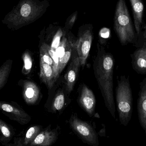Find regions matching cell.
Instances as JSON below:
<instances>
[{
    "instance_id": "1",
    "label": "cell",
    "mask_w": 146,
    "mask_h": 146,
    "mask_svg": "<svg viewBox=\"0 0 146 146\" xmlns=\"http://www.w3.org/2000/svg\"><path fill=\"white\" fill-rule=\"evenodd\" d=\"M115 60L110 53L100 49L94 64V74L104 98L105 104L115 119V106L113 93V72Z\"/></svg>"
},
{
    "instance_id": "2",
    "label": "cell",
    "mask_w": 146,
    "mask_h": 146,
    "mask_svg": "<svg viewBox=\"0 0 146 146\" xmlns=\"http://www.w3.org/2000/svg\"><path fill=\"white\" fill-rule=\"evenodd\" d=\"M49 6L48 0H20L2 22L11 31H17L42 17Z\"/></svg>"
},
{
    "instance_id": "3",
    "label": "cell",
    "mask_w": 146,
    "mask_h": 146,
    "mask_svg": "<svg viewBox=\"0 0 146 146\" xmlns=\"http://www.w3.org/2000/svg\"><path fill=\"white\" fill-rule=\"evenodd\" d=\"M114 30L123 46L134 45L138 36L135 31L125 0H118L114 16Z\"/></svg>"
},
{
    "instance_id": "4",
    "label": "cell",
    "mask_w": 146,
    "mask_h": 146,
    "mask_svg": "<svg viewBox=\"0 0 146 146\" xmlns=\"http://www.w3.org/2000/svg\"><path fill=\"white\" fill-rule=\"evenodd\" d=\"M117 107L119 121L126 127L131 120L133 111V97L129 76H122L116 90Z\"/></svg>"
},
{
    "instance_id": "5",
    "label": "cell",
    "mask_w": 146,
    "mask_h": 146,
    "mask_svg": "<svg viewBox=\"0 0 146 146\" xmlns=\"http://www.w3.org/2000/svg\"><path fill=\"white\" fill-rule=\"evenodd\" d=\"M70 128L84 143L91 146H98V135L93 127L87 122L78 118L72 114L69 121Z\"/></svg>"
},
{
    "instance_id": "6",
    "label": "cell",
    "mask_w": 146,
    "mask_h": 146,
    "mask_svg": "<svg viewBox=\"0 0 146 146\" xmlns=\"http://www.w3.org/2000/svg\"><path fill=\"white\" fill-rule=\"evenodd\" d=\"M92 25L86 24L79 28V38L76 42V49L80 66L86 64L89 55L93 38Z\"/></svg>"
},
{
    "instance_id": "7",
    "label": "cell",
    "mask_w": 146,
    "mask_h": 146,
    "mask_svg": "<svg viewBox=\"0 0 146 146\" xmlns=\"http://www.w3.org/2000/svg\"><path fill=\"white\" fill-rule=\"evenodd\" d=\"M0 111L12 121L21 125L27 124L31 121V116L16 102L0 101Z\"/></svg>"
},
{
    "instance_id": "8",
    "label": "cell",
    "mask_w": 146,
    "mask_h": 146,
    "mask_svg": "<svg viewBox=\"0 0 146 146\" xmlns=\"http://www.w3.org/2000/svg\"><path fill=\"white\" fill-rule=\"evenodd\" d=\"M17 85L21 88L22 98L25 103L29 106L37 104L40 96L39 87L36 83L29 80H20Z\"/></svg>"
},
{
    "instance_id": "9",
    "label": "cell",
    "mask_w": 146,
    "mask_h": 146,
    "mask_svg": "<svg viewBox=\"0 0 146 146\" xmlns=\"http://www.w3.org/2000/svg\"><path fill=\"white\" fill-rule=\"evenodd\" d=\"M58 128L52 129L51 125L43 129L29 146H51L57 141Z\"/></svg>"
},
{
    "instance_id": "10",
    "label": "cell",
    "mask_w": 146,
    "mask_h": 146,
    "mask_svg": "<svg viewBox=\"0 0 146 146\" xmlns=\"http://www.w3.org/2000/svg\"><path fill=\"white\" fill-rule=\"evenodd\" d=\"M137 110L140 124L145 130L146 137V77L140 83Z\"/></svg>"
},
{
    "instance_id": "11",
    "label": "cell",
    "mask_w": 146,
    "mask_h": 146,
    "mask_svg": "<svg viewBox=\"0 0 146 146\" xmlns=\"http://www.w3.org/2000/svg\"><path fill=\"white\" fill-rule=\"evenodd\" d=\"M132 67L136 72L146 74V43L142 47L137 48L130 54Z\"/></svg>"
},
{
    "instance_id": "12",
    "label": "cell",
    "mask_w": 146,
    "mask_h": 146,
    "mask_svg": "<svg viewBox=\"0 0 146 146\" xmlns=\"http://www.w3.org/2000/svg\"><path fill=\"white\" fill-rule=\"evenodd\" d=\"M80 104L90 117L93 116L95 112V97L93 93L87 86H84L82 88L80 97Z\"/></svg>"
},
{
    "instance_id": "13",
    "label": "cell",
    "mask_w": 146,
    "mask_h": 146,
    "mask_svg": "<svg viewBox=\"0 0 146 146\" xmlns=\"http://www.w3.org/2000/svg\"><path fill=\"white\" fill-rule=\"evenodd\" d=\"M134 17V25L137 36L140 33L143 25L144 7L142 0H130Z\"/></svg>"
},
{
    "instance_id": "14",
    "label": "cell",
    "mask_w": 146,
    "mask_h": 146,
    "mask_svg": "<svg viewBox=\"0 0 146 146\" xmlns=\"http://www.w3.org/2000/svg\"><path fill=\"white\" fill-rule=\"evenodd\" d=\"M80 64L78 55L73 58L67 72L65 76L66 89L69 93L72 91L76 82Z\"/></svg>"
},
{
    "instance_id": "15",
    "label": "cell",
    "mask_w": 146,
    "mask_h": 146,
    "mask_svg": "<svg viewBox=\"0 0 146 146\" xmlns=\"http://www.w3.org/2000/svg\"><path fill=\"white\" fill-rule=\"evenodd\" d=\"M39 78L49 89L53 87L55 82L54 74L53 68L48 64L40 60Z\"/></svg>"
},
{
    "instance_id": "16",
    "label": "cell",
    "mask_w": 146,
    "mask_h": 146,
    "mask_svg": "<svg viewBox=\"0 0 146 146\" xmlns=\"http://www.w3.org/2000/svg\"><path fill=\"white\" fill-rule=\"evenodd\" d=\"M14 135L13 127L0 119V141L2 145L4 146L9 143Z\"/></svg>"
},
{
    "instance_id": "17",
    "label": "cell",
    "mask_w": 146,
    "mask_h": 146,
    "mask_svg": "<svg viewBox=\"0 0 146 146\" xmlns=\"http://www.w3.org/2000/svg\"><path fill=\"white\" fill-rule=\"evenodd\" d=\"M13 60L8 59L0 66V91L7 84L12 70Z\"/></svg>"
},
{
    "instance_id": "18",
    "label": "cell",
    "mask_w": 146,
    "mask_h": 146,
    "mask_svg": "<svg viewBox=\"0 0 146 146\" xmlns=\"http://www.w3.org/2000/svg\"><path fill=\"white\" fill-rule=\"evenodd\" d=\"M21 59L23 63L21 73L24 75H28L31 72L33 66V60L31 51L26 50L21 55Z\"/></svg>"
},
{
    "instance_id": "19",
    "label": "cell",
    "mask_w": 146,
    "mask_h": 146,
    "mask_svg": "<svg viewBox=\"0 0 146 146\" xmlns=\"http://www.w3.org/2000/svg\"><path fill=\"white\" fill-rule=\"evenodd\" d=\"M42 129V126L41 125H33L30 127L26 133L25 138L23 139L24 145L29 146Z\"/></svg>"
},
{
    "instance_id": "20",
    "label": "cell",
    "mask_w": 146,
    "mask_h": 146,
    "mask_svg": "<svg viewBox=\"0 0 146 146\" xmlns=\"http://www.w3.org/2000/svg\"><path fill=\"white\" fill-rule=\"evenodd\" d=\"M74 44L73 45L72 42L69 41L66 50L65 51L63 56L61 58H59L58 72L59 76L67 64L68 61L70 60V57L72 55V50L74 48Z\"/></svg>"
},
{
    "instance_id": "21",
    "label": "cell",
    "mask_w": 146,
    "mask_h": 146,
    "mask_svg": "<svg viewBox=\"0 0 146 146\" xmlns=\"http://www.w3.org/2000/svg\"><path fill=\"white\" fill-rule=\"evenodd\" d=\"M65 104V96L62 93L58 94L54 99L51 106L53 112L60 111L63 109Z\"/></svg>"
},
{
    "instance_id": "22",
    "label": "cell",
    "mask_w": 146,
    "mask_h": 146,
    "mask_svg": "<svg viewBox=\"0 0 146 146\" xmlns=\"http://www.w3.org/2000/svg\"><path fill=\"white\" fill-rule=\"evenodd\" d=\"M39 56H40V60L43 61L44 62L48 64L53 68L54 74L55 79L56 69L54 61L50 57L49 54L48 53L46 50L44 48L42 44L39 48Z\"/></svg>"
},
{
    "instance_id": "23",
    "label": "cell",
    "mask_w": 146,
    "mask_h": 146,
    "mask_svg": "<svg viewBox=\"0 0 146 146\" xmlns=\"http://www.w3.org/2000/svg\"><path fill=\"white\" fill-rule=\"evenodd\" d=\"M42 45L43 46L44 48L46 50L47 52H48L50 57L53 60L54 64L55 65V67L56 69L55 80L56 81L57 80V78L59 77V75L58 72V62H59V57L57 56L56 51L51 48L50 45L45 43H42Z\"/></svg>"
},
{
    "instance_id": "24",
    "label": "cell",
    "mask_w": 146,
    "mask_h": 146,
    "mask_svg": "<svg viewBox=\"0 0 146 146\" xmlns=\"http://www.w3.org/2000/svg\"><path fill=\"white\" fill-rule=\"evenodd\" d=\"M69 41L68 38L66 37H62L60 44L55 51L59 58H61L63 56L68 46Z\"/></svg>"
},
{
    "instance_id": "25",
    "label": "cell",
    "mask_w": 146,
    "mask_h": 146,
    "mask_svg": "<svg viewBox=\"0 0 146 146\" xmlns=\"http://www.w3.org/2000/svg\"><path fill=\"white\" fill-rule=\"evenodd\" d=\"M64 31H65V28H64V31H63L60 27H59L53 38L52 43H51V46H50L55 51H56L60 44V42L63 37V32Z\"/></svg>"
},
{
    "instance_id": "26",
    "label": "cell",
    "mask_w": 146,
    "mask_h": 146,
    "mask_svg": "<svg viewBox=\"0 0 146 146\" xmlns=\"http://www.w3.org/2000/svg\"><path fill=\"white\" fill-rule=\"evenodd\" d=\"M146 43V25H142L141 31L139 35L137 42L134 45L137 48L142 47L144 44Z\"/></svg>"
},
{
    "instance_id": "27",
    "label": "cell",
    "mask_w": 146,
    "mask_h": 146,
    "mask_svg": "<svg viewBox=\"0 0 146 146\" xmlns=\"http://www.w3.org/2000/svg\"><path fill=\"white\" fill-rule=\"evenodd\" d=\"M77 18V12L76 11L69 16L66 21L64 27L66 30H70L72 28L74 24L76 21Z\"/></svg>"
},
{
    "instance_id": "28",
    "label": "cell",
    "mask_w": 146,
    "mask_h": 146,
    "mask_svg": "<svg viewBox=\"0 0 146 146\" xmlns=\"http://www.w3.org/2000/svg\"><path fill=\"white\" fill-rule=\"evenodd\" d=\"M99 36L103 39H108L110 36V31L108 28L104 27L100 31Z\"/></svg>"
},
{
    "instance_id": "29",
    "label": "cell",
    "mask_w": 146,
    "mask_h": 146,
    "mask_svg": "<svg viewBox=\"0 0 146 146\" xmlns=\"http://www.w3.org/2000/svg\"><path fill=\"white\" fill-rule=\"evenodd\" d=\"M4 146H25L23 144V138H15L13 143H8Z\"/></svg>"
},
{
    "instance_id": "30",
    "label": "cell",
    "mask_w": 146,
    "mask_h": 146,
    "mask_svg": "<svg viewBox=\"0 0 146 146\" xmlns=\"http://www.w3.org/2000/svg\"><path fill=\"white\" fill-rule=\"evenodd\" d=\"M98 135H99L100 136H102V137H103V136L105 137L106 136V129L105 126L101 130H100L99 132L98 133Z\"/></svg>"
}]
</instances>
